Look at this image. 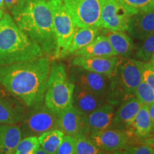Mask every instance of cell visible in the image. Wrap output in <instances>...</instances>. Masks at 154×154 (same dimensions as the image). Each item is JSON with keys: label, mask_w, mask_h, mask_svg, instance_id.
Instances as JSON below:
<instances>
[{"label": "cell", "mask_w": 154, "mask_h": 154, "mask_svg": "<svg viewBox=\"0 0 154 154\" xmlns=\"http://www.w3.org/2000/svg\"><path fill=\"white\" fill-rule=\"evenodd\" d=\"M138 141L141 143L151 146L152 148H153L154 149V135H153V136H149V137L142 138V139H138Z\"/></svg>", "instance_id": "836d02e7"}, {"label": "cell", "mask_w": 154, "mask_h": 154, "mask_svg": "<svg viewBox=\"0 0 154 154\" xmlns=\"http://www.w3.org/2000/svg\"><path fill=\"white\" fill-rule=\"evenodd\" d=\"M51 59L47 56L0 66V84L26 108L44 101Z\"/></svg>", "instance_id": "6da1fadb"}, {"label": "cell", "mask_w": 154, "mask_h": 154, "mask_svg": "<svg viewBox=\"0 0 154 154\" xmlns=\"http://www.w3.org/2000/svg\"><path fill=\"white\" fill-rule=\"evenodd\" d=\"M77 138L65 135L56 154H76Z\"/></svg>", "instance_id": "4dcf8cb0"}, {"label": "cell", "mask_w": 154, "mask_h": 154, "mask_svg": "<svg viewBox=\"0 0 154 154\" xmlns=\"http://www.w3.org/2000/svg\"><path fill=\"white\" fill-rule=\"evenodd\" d=\"M112 154H154V149L151 146L140 143L138 139Z\"/></svg>", "instance_id": "83f0119b"}, {"label": "cell", "mask_w": 154, "mask_h": 154, "mask_svg": "<svg viewBox=\"0 0 154 154\" xmlns=\"http://www.w3.org/2000/svg\"><path fill=\"white\" fill-rule=\"evenodd\" d=\"M142 79L145 81L154 91V66L149 61L143 62Z\"/></svg>", "instance_id": "1f68e13d"}, {"label": "cell", "mask_w": 154, "mask_h": 154, "mask_svg": "<svg viewBox=\"0 0 154 154\" xmlns=\"http://www.w3.org/2000/svg\"><path fill=\"white\" fill-rule=\"evenodd\" d=\"M143 61L131 58H121L114 76L109 79L106 102L114 108L134 97L142 81Z\"/></svg>", "instance_id": "277c9868"}, {"label": "cell", "mask_w": 154, "mask_h": 154, "mask_svg": "<svg viewBox=\"0 0 154 154\" xmlns=\"http://www.w3.org/2000/svg\"><path fill=\"white\" fill-rule=\"evenodd\" d=\"M68 75L74 84L106 97L109 82V78L107 76L73 65L69 69Z\"/></svg>", "instance_id": "8fae6325"}, {"label": "cell", "mask_w": 154, "mask_h": 154, "mask_svg": "<svg viewBox=\"0 0 154 154\" xmlns=\"http://www.w3.org/2000/svg\"><path fill=\"white\" fill-rule=\"evenodd\" d=\"M25 112L24 103L0 87V124H17L22 121Z\"/></svg>", "instance_id": "5bb4252c"}, {"label": "cell", "mask_w": 154, "mask_h": 154, "mask_svg": "<svg viewBox=\"0 0 154 154\" xmlns=\"http://www.w3.org/2000/svg\"><path fill=\"white\" fill-rule=\"evenodd\" d=\"M133 134L142 139L152 136L153 126L149 112V106L142 104L132 124Z\"/></svg>", "instance_id": "7402d4cb"}, {"label": "cell", "mask_w": 154, "mask_h": 154, "mask_svg": "<svg viewBox=\"0 0 154 154\" xmlns=\"http://www.w3.org/2000/svg\"><path fill=\"white\" fill-rule=\"evenodd\" d=\"M5 3H4V0H0V9H5Z\"/></svg>", "instance_id": "8d00e7d4"}, {"label": "cell", "mask_w": 154, "mask_h": 154, "mask_svg": "<svg viewBox=\"0 0 154 154\" xmlns=\"http://www.w3.org/2000/svg\"><path fill=\"white\" fill-rule=\"evenodd\" d=\"M135 97L137 98L142 104L149 106L154 102V91L145 81L142 79L136 88Z\"/></svg>", "instance_id": "f1b7e54d"}, {"label": "cell", "mask_w": 154, "mask_h": 154, "mask_svg": "<svg viewBox=\"0 0 154 154\" xmlns=\"http://www.w3.org/2000/svg\"><path fill=\"white\" fill-rule=\"evenodd\" d=\"M29 109L21 121L22 138L28 136L38 137L48 131L58 128L57 114L49 109L44 101Z\"/></svg>", "instance_id": "52a82bcc"}, {"label": "cell", "mask_w": 154, "mask_h": 154, "mask_svg": "<svg viewBox=\"0 0 154 154\" xmlns=\"http://www.w3.org/2000/svg\"><path fill=\"white\" fill-rule=\"evenodd\" d=\"M22 139V131L18 125H0V153L14 154L17 146Z\"/></svg>", "instance_id": "ffe728a7"}, {"label": "cell", "mask_w": 154, "mask_h": 154, "mask_svg": "<svg viewBox=\"0 0 154 154\" xmlns=\"http://www.w3.org/2000/svg\"><path fill=\"white\" fill-rule=\"evenodd\" d=\"M4 14H5V13H4V10H3V9H0V19L2 18Z\"/></svg>", "instance_id": "f35d334b"}, {"label": "cell", "mask_w": 154, "mask_h": 154, "mask_svg": "<svg viewBox=\"0 0 154 154\" xmlns=\"http://www.w3.org/2000/svg\"><path fill=\"white\" fill-rule=\"evenodd\" d=\"M106 103L105 97L74 84L72 106L82 113L87 115Z\"/></svg>", "instance_id": "e0dca14e"}, {"label": "cell", "mask_w": 154, "mask_h": 154, "mask_svg": "<svg viewBox=\"0 0 154 154\" xmlns=\"http://www.w3.org/2000/svg\"><path fill=\"white\" fill-rule=\"evenodd\" d=\"M77 28L102 29V0H61Z\"/></svg>", "instance_id": "ba28073f"}, {"label": "cell", "mask_w": 154, "mask_h": 154, "mask_svg": "<svg viewBox=\"0 0 154 154\" xmlns=\"http://www.w3.org/2000/svg\"><path fill=\"white\" fill-rule=\"evenodd\" d=\"M149 62L151 63V64H153V66H154V53H153V54L152 55V57H151V59H150Z\"/></svg>", "instance_id": "74e56055"}, {"label": "cell", "mask_w": 154, "mask_h": 154, "mask_svg": "<svg viewBox=\"0 0 154 154\" xmlns=\"http://www.w3.org/2000/svg\"><path fill=\"white\" fill-rule=\"evenodd\" d=\"M129 17L116 0H102L101 28L110 31L126 32Z\"/></svg>", "instance_id": "7c38bea8"}, {"label": "cell", "mask_w": 154, "mask_h": 154, "mask_svg": "<svg viewBox=\"0 0 154 154\" xmlns=\"http://www.w3.org/2000/svg\"><path fill=\"white\" fill-rule=\"evenodd\" d=\"M126 32L134 39H143L154 33V9L128 17Z\"/></svg>", "instance_id": "2e32d148"}, {"label": "cell", "mask_w": 154, "mask_h": 154, "mask_svg": "<svg viewBox=\"0 0 154 154\" xmlns=\"http://www.w3.org/2000/svg\"><path fill=\"white\" fill-rule=\"evenodd\" d=\"M116 108L107 102L86 115L90 134L110 128Z\"/></svg>", "instance_id": "ac0fdd59"}, {"label": "cell", "mask_w": 154, "mask_h": 154, "mask_svg": "<svg viewBox=\"0 0 154 154\" xmlns=\"http://www.w3.org/2000/svg\"><path fill=\"white\" fill-rule=\"evenodd\" d=\"M11 14L19 27L41 47L44 55L54 58L57 42L47 0H27Z\"/></svg>", "instance_id": "7a4b0ae2"}, {"label": "cell", "mask_w": 154, "mask_h": 154, "mask_svg": "<svg viewBox=\"0 0 154 154\" xmlns=\"http://www.w3.org/2000/svg\"><path fill=\"white\" fill-rule=\"evenodd\" d=\"M39 147L37 136L23 138L17 145L14 154H34Z\"/></svg>", "instance_id": "f546056e"}, {"label": "cell", "mask_w": 154, "mask_h": 154, "mask_svg": "<svg viewBox=\"0 0 154 154\" xmlns=\"http://www.w3.org/2000/svg\"><path fill=\"white\" fill-rule=\"evenodd\" d=\"M64 136L59 128L48 131L38 136L40 147L48 154H56Z\"/></svg>", "instance_id": "cb8c5ba5"}, {"label": "cell", "mask_w": 154, "mask_h": 154, "mask_svg": "<svg viewBox=\"0 0 154 154\" xmlns=\"http://www.w3.org/2000/svg\"><path fill=\"white\" fill-rule=\"evenodd\" d=\"M80 57H112L117 56L111 47L106 36L103 34L98 35L89 44L74 54Z\"/></svg>", "instance_id": "44dd1931"}, {"label": "cell", "mask_w": 154, "mask_h": 154, "mask_svg": "<svg viewBox=\"0 0 154 154\" xmlns=\"http://www.w3.org/2000/svg\"><path fill=\"white\" fill-rule=\"evenodd\" d=\"M106 36L116 55L120 58H131L134 54L135 45L132 38L122 31L106 29Z\"/></svg>", "instance_id": "d6986e66"}, {"label": "cell", "mask_w": 154, "mask_h": 154, "mask_svg": "<svg viewBox=\"0 0 154 154\" xmlns=\"http://www.w3.org/2000/svg\"><path fill=\"white\" fill-rule=\"evenodd\" d=\"M88 137L77 138L76 154H106Z\"/></svg>", "instance_id": "4316f807"}, {"label": "cell", "mask_w": 154, "mask_h": 154, "mask_svg": "<svg viewBox=\"0 0 154 154\" xmlns=\"http://www.w3.org/2000/svg\"><path fill=\"white\" fill-rule=\"evenodd\" d=\"M58 128L65 135L76 138L88 137L90 134L86 115L70 106L57 114Z\"/></svg>", "instance_id": "30bf717a"}, {"label": "cell", "mask_w": 154, "mask_h": 154, "mask_svg": "<svg viewBox=\"0 0 154 154\" xmlns=\"http://www.w3.org/2000/svg\"><path fill=\"white\" fill-rule=\"evenodd\" d=\"M154 53V33L143 39L139 40L135 45L134 57V59L143 62L150 61Z\"/></svg>", "instance_id": "d4e9b609"}, {"label": "cell", "mask_w": 154, "mask_h": 154, "mask_svg": "<svg viewBox=\"0 0 154 154\" xmlns=\"http://www.w3.org/2000/svg\"><path fill=\"white\" fill-rule=\"evenodd\" d=\"M41 47L19 27L8 13L0 19V66L44 57Z\"/></svg>", "instance_id": "3957f363"}, {"label": "cell", "mask_w": 154, "mask_h": 154, "mask_svg": "<svg viewBox=\"0 0 154 154\" xmlns=\"http://www.w3.org/2000/svg\"><path fill=\"white\" fill-rule=\"evenodd\" d=\"M52 12L57 49L54 59H63L77 26L61 0H47Z\"/></svg>", "instance_id": "8992f818"}, {"label": "cell", "mask_w": 154, "mask_h": 154, "mask_svg": "<svg viewBox=\"0 0 154 154\" xmlns=\"http://www.w3.org/2000/svg\"><path fill=\"white\" fill-rule=\"evenodd\" d=\"M141 106L142 103L135 96L123 102L115 110L110 128H116L132 133L133 121Z\"/></svg>", "instance_id": "9a60e30c"}, {"label": "cell", "mask_w": 154, "mask_h": 154, "mask_svg": "<svg viewBox=\"0 0 154 154\" xmlns=\"http://www.w3.org/2000/svg\"><path fill=\"white\" fill-rule=\"evenodd\" d=\"M99 34V29L96 28H79L73 36L67 49L66 57L74 54L79 50L89 44Z\"/></svg>", "instance_id": "603a6c76"}, {"label": "cell", "mask_w": 154, "mask_h": 154, "mask_svg": "<svg viewBox=\"0 0 154 154\" xmlns=\"http://www.w3.org/2000/svg\"><path fill=\"white\" fill-rule=\"evenodd\" d=\"M88 137L98 147L109 153H114L138 139L132 133L116 128L91 133Z\"/></svg>", "instance_id": "9c48e42d"}, {"label": "cell", "mask_w": 154, "mask_h": 154, "mask_svg": "<svg viewBox=\"0 0 154 154\" xmlns=\"http://www.w3.org/2000/svg\"><path fill=\"white\" fill-rule=\"evenodd\" d=\"M106 154H112V153H106Z\"/></svg>", "instance_id": "ab89813d"}, {"label": "cell", "mask_w": 154, "mask_h": 154, "mask_svg": "<svg viewBox=\"0 0 154 154\" xmlns=\"http://www.w3.org/2000/svg\"><path fill=\"white\" fill-rule=\"evenodd\" d=\"M27 0H4L5 7L12 12L22 7Z\"/></svg>", "instance_id": "d6a6232c"}, {"label": "cell", "mask_w": 154, "mask_h": 154, "mask_svg": "<svg viewBox=\"0 0 154 154\" xmlns=\"http://www.w3.org/2000/svg\"><path fill=\"white\" fill-rule=\"evenodd\" d=\"M34 154H48V153H46V152L44 151V150L42 149V148L40 147V146H39V147H38V149L36 150V151L34 152Z\"/></svg>", "instance_id": "d590c367"}, {"label": "cell", "mask_w": 154, "mask_h": 154, "mask_svg": "<svg viewBox=\"0 0 154 154\" xmlns=\"http://www.w3.org/2000/svg\"><path fill=\"white\" fill-rule=\"evenodd\" d=\"M149 112L151 119L152 126H153V134H154V102L149 106ZM153 134H152V136H153Z\"/></svg>", "instance_id": "e575fe53"}, {"label": "cell", "mask_w": 154, "mask_h": 154, "mask_svg": "<svg viewBox=\"0 0 154 154\" xmlns=\"http://www.w3.org/2000/svg\"><path fill=\"white\" fill-rule=\"evenodd\" d=\"M121 59V58L118 56L93 57L75 56L72 63L73 66L82 67L86 70L104 75L110 79L116 74Z\"/></svg>", "instance_id": "4fadbf2b"}, {"label": "cell", "mask_w": 154, "mask_h": 154, "mask_svg": "<svg viewBox=\"0 0 154 154\" xmlns=\"http://www.w3.org/2000/svg\"><path fill=\"white\" fill-rule=\"evenodd\" d=\"M0 154H1V153H0Z\"/></svg>", "instance_id": "60d3db41"}, {"label": "cell", "mask_w": 154, "mask_h": 154, "mask_svg": "<svg viewBox=\"0 0 154 154\" xmlns=\"http://www.w3.org/2000/svg\"><path fill=\"white\" fill-rule=\"evenodd\" d=\"M128 16L154 9V0H116Z\"/></svg>", "instance_id": "484cf974"}, {"label": "cell", "mask_w": 154, "mask_h": 154, "mask_svg": "<svg viewBox=\"0 0 154 154\" xmlns=\"http://www.w3.org/2000/svg\"><path fill=\"white\" fill-rule=\"evenodd\" d=\"M74 88L64 63L52 61L44 99L45 105L58 114L72 105Z\"/></svg>", "instance_id": "5b68a950"}]
</instances>
